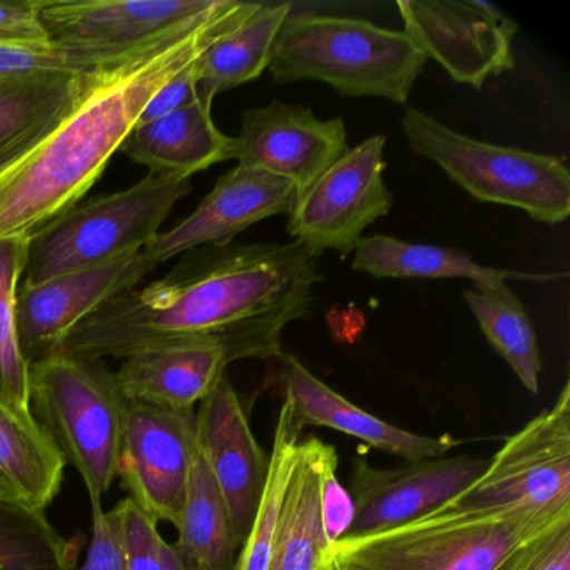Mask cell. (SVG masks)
<instances>
[{
  "label": "cell",
  "mask_w": 570,
  "mask_h": 570,
  "mask_svg": "<svg viewBox=\"0 0 570 570\" xmlns=\"http://www.w3.org/2000/svg\"><path fill=\"white\" fill-rule=\"evenodd\" d=\"M163 559H165V570H185L181 566V560L176 556L173 543L165 542L163 547Z\"/></svg>",
  "instance_id": "74e56055"
},
{
  "label": "cell",
  "mask_w": 570,
  "mask_h": 570,
  "mask_svg": "<svg viewBox=\"0 0 570 570\" xmlns=\"http://www.w3.org/2000/svg\"><path fill=\"white\" fill-rule=\"evenodd\" d=\"M489 462L485 456L443 455L379 469L355 460L350 487L355 517L346 537L393 529L439 509L479 480Z\"/></svg>",
  "instance_id": "4fadbf2b"
},
{
  "label": "cell",
  "mask_w": 570,
  "mask_h": 570,
  "mask_svg": "<svg viewBox=\"0 0 570 570\" xmlns=\"http://www.w3.org/2000/svg\"><path fill=\"white\" fill-rule=\"evenodd\" d=\"M323 567H325V570H340V567L336 566L332 559H330L328 553H326V559L325 562H323Z\"/></svg>",
  "instance_id": "f35d334b"
},
{
  "label": "cell",
  "mask_w": 570,
  "mask_h": 570,
  "mask_svg": "<svg viewBox=\"0 0 570 570\" xmlns=\"http://www.w3.org/2000/svg\"><path fill=\"white\" fill-rule=\"evenodd\" d=\"M402 128L412 151L439 165L476 202L512 206L547 225L569 218L570 173L556 156L476 141L413 108Z\"/></svg>",
  "instance_id": "52a82bcc"
},
{
  "label": "cell",
  "mask_w": 570,
  "mask_h": 570,
  "mask_svg": "<svg viewBox=\"0 0 570 570\" xmlns=\"http://www.w3.org/2000/svg\"><path fill=\"white\" fill-rule=\"evenodd\" d=\"M65 469L61 450L31 410L0 399V483L9 502L46 512L61 492Z\"/></svg>",
  "instance_id": "44dd1931"
},
{
  "label": "cell",
  "mask_w": 570,
  "mask_h": 570,
  "mask_svg": "<svg viewBox=\"0 0 570 570\" xmlns=\"http://www.w3.org/2000/svg\"><path fill=\"white\" fill-rule=\"evenodd\" d=\"M85 539L59 533L46 512L0 500V570H76Z\"/></svg>",
  "instance_id": "83f0119b"
},
{
  "label": "cell",
  "mask_w": 570,
  "mask_h": 570,
  "mask_svg": "<svg viewBox=\"0 0 570 570\" xmlns=\"http://www.w3.org/2000/svg\"><path fill=\"white\" fill-rule=\"evenodd\" d=\"M176 529L178 540L173 549L183 569L233 570L239 549L235 527L225 497L198 445Z\"/></svg>",
  "instance_id": "d4e9b609"
},
{
  "label": "cell",
  "mask_w": 570,
  "mask_h": 570,
  "mask_svg": "<svg viewBox=\"0 0 570 570\" xmlns=\"http://www.w3.org/2000/svg\"><path fill=\"white\" fill-rule=\"evenodd\" d=\"M425 65V56L405 31L363 19L289 14L268 69L279 85L320 81L340 96H375L405 105Z\"/></svg>",
  "instance_id": "3957f363"
},
{
  "label": "cell",
  "mask_w": 570,
  "mask_h": 570,
  "mask_svg": "<svg viewBox=\"0 0 570 570\" xmlns=\"http://www.w3.org/2000/svg\"><path fill=\"white\" fill-rule=\"evenodd\" d=\"M29 238L0 239V399L29 406V362L19 345L16 303L24 278Z\"/></svg>",
  "instance_id": "f546056e"
},
{
  "label": "cell",
  "mask_w": 570,
  "mask_h": 570,
  "mask_svg": "<svg viewBox=\"0 0 570 570\" xmlns=\"http://www.w3.org/2000/svg\"><path fill=\"white\" fill-rule=\"evenodd\" d=\"M155 42L132 49L89 48L58 42L51 48L41 49L0 48V76L35 72L91 75L135 58Z\"/></svg>",
  "instance_id": "4dcf8cb0"
},
{
  "label": "cell",
  "mask_w": 570,
  "mask_h": 570,
  "mask_svg": "<svg viewBox=\"0 0 570 570\" xmlns=\"http://www.w3.org/2000/svg\"><path fill=\"white\" fill-rule=\"evenodd\" d=\"M338 453L330 443L318 442V479H320V509H322V523L330 547L348 535L352 529L355 507L346 490L338 480Z\"/></svg>",
  "instance_id": "d6a6232c"
},
{
  "label": "cell",
  "mask_w": 570,
  "mask_h": 570,
  "mask_svg": "<svg viewBox=\"0 0 570 570\" xmlns=\"http://www.w3.org/2000/svg\"><path fill=\"white\" fill-rule=\"evenodd\" d=\"M115 510L125 547L126 569L165 570L163 547L166 540L159 533V523L142 512L129 497L121 500Z\"/></svg>",
  "instance_id": "1f68e13d"
},
{
  "label": "cell",
  "mask_w": 570,
  "mask_h": 570,
  "mask_svg": "<svg viewBox=\"0 0 570 570\" xmlns=\"http://www.w3.org/2000/svg\"><path fill=\"white\" fill-rule=\"evenodd\" d=\"M318 258L298 242L193 249L166 278L79 323L61 348L82 360H122L165 340L206 338L229 363L278 358L286 326L312 312Z\"/></svg>",
  "instance_id": "6da1fadb"
},
{
  "label": "cell",
  "mask_w": 570,
  "mask_h": 570,
  "mask_svg": "<svg viewBox=\"0 0 570 570\" xmlns=\"http://www.w3.org/2000/svg\"><path fill=\"white\" fill-rule=\"evenodd\" d=\"M385 145V136L375 135L350 148L298 195L286 228L293 242L318 256L326 249L355 252L363 232L393 206L383 179Z\"/></svg>",
  "instance_id": "9c48e42d"
},
{
  "label": "cell",
  "mask_w": 570,
  "mask_h": 570,
  "mask_svg": "<svg viewBox=\"0 0 570 570\" xmlns=\"http://www.w3.org/2000/svg\"><path fill=\"white\" fill-rule=\"evenodd\" d=\"M196 445L225 497L242 547L262 503L269 455L256 442L248 410L226 375L196 412Z\"/></svg>",
  "instance_id": "9a60e30c"
},
{
  "label": "cell",
  "mask_w": 570,
  "mask_h": 570,
  "mask_svg": "<svg viewBox=\"0 0 570 570\" xmlns=\"http://www.w3.org/2000/svg\"><path fill=\"white\" fill-rule=\"evenodd\" d=\"M302 426L293 420L288 405L283 403L276 422L273 449L269 453L268 480L252 530L236 556L233 570H268L276 520L282 509L286 487L295 469L298 446L302 442Z\"/></svg>",
  "instance_id": "f1b7e54d"
},
{
  "label": "cell",
  "mask_w": 570,
  "mask_h": 570,
  "mask_svg": "<svg viewBox=\"0 0 570 570\" xmlns=\"http://www.w3.org/2000/svg\"><path fill=\"white\" fill-rule=\"evenodd\" d=\"M485 338L509 363L530 393H539L542 360L532 318L505 282L475 283L463 289Z\"/></svg>",
  "instance_id": "4316f807"
},
{
  "label": "cell",
  "mask_w": 570,
  "mask_h": 570,
  "mask_svg": "<svg viewBox=\"0 0 570 570\" xmlns=\"http://www.w3.org/2000/svg\"><path fill=\"white\" fill-rule=\"evenodd\" d=\"M196 453L195 410L128 400L118 476L156 522L178 525Z\"/></svg>",
  "instance_id": "8fae6325"
},
{
  "label": "cell",
  "mask_w": 570,
  "mask_h": 570,
  "mask_svg": "<svg viewBox=\"0 0 570 570\" xmlns=\"http://www.w3.org/2000/svg\"><path fill=\"white\" fill-rule=\"evenodd\" d=\"M212 106L198 96L161 118L136 125L119 151L149 173L186 179L235 159V138L216 128Z\"/></svg>",
  "instance_id": "ffe728a7"
},
{
  "label": "cell",
  "mask_w": 570,
  "mask_h": 570,
  "mask_svg": "<svg viewBox=\"0 0 570 570\" xmlns=\"http://www.w3.org/2000/svg\"><path fill=\"white\" fill-rule=\"evenodd\" d=\"M292 6H263L219 38L198 59V96L215 101L219 92L255 81L268 69L273 48Z\"/></svg>",
  "instance_id": "484cf974"
},
{
  "label": "cell",
  "mask_w": 570,
  "mask_h": 570,
  "mask_svg": "<svg viewBox=\"0 0 570 570\" xmlns=\"http://www.w3.org/2000/svg\"><path fill=\"white\" fill-rule=\"evenodd\" d=\"M191 179L149 173L131 188L75 206L29 236L22 285H39L145 249Z\"/></svg>",
  "instance_id": "8992f818"
},
{
  "label": "cell",
  "mask_w": 570,
  "mask_h": 570,
  "mask_svg": "<svg viewBox=\"0 0 570 570\" xmlns=\"http://www.w3.org/2000/svg\"><path fill=\"white\" fill-rule=\"evenodd\" d=\"M205 55V52H203ZM198 98V61L179 72L165 88L159 89L139 116L138 125L161 118Z\"/></svg>",
  "instance_id": "8d00e7d4"
},
{
  "label": "cell",
  "mask_w": 570,
  "mask_h": 570,
  "mask_svg": "<svg viewBox=\"0 0 570 570\" xmlns=\"http://www.w3.org/2000/svg\"><path fill=\"white\" fill-rule=\"evenodd\" d=\"M0 500H8V495H6V490L4 487H2V483H0Z\"/></svg>",
  "instance_id": "ab89813d"
},
{
  "label": "cell",
  "mask_w": 570,
  "mask_h": 570,
  "mask_svg": "<svg viewBox=\"0 0 570 570\" xmlns=\"http://www.w3.org/2000/svg\"><path fill=\"white\" fill-rule=\"evenodd\" d=\"M235 138V159L293 183L302 195L348 151L342 118L320 119L305 106L269 102L246 111Z\"/></svg>",
  "instance_id": "5bb4252c"
},
{
  "label": "cell",
  "mask_w": 570,
  "mask_h": 570,
  "mask_svg": "<svg viewBox=\"0 0 570 570\" xmlns=\"http://www.w3.org/2000/svg\"><path fill=\"white\" fill-rule=\"evenodd\" d=\"M95 75L0 76V166L48 135L81 99Z\"/></svg>",
  "instance_id": "7402d4cb"
},
{
  "label": "cell",
  "mask_w": 570,
  "mask_h": 570,
  "mask_svg": "<svg viewBox=\"0 0 570 570\" xmlns=\"http://www.w3.org/2000/svg\"><path fill=\"white\" fill-rule=\"evenodd\" d=\"M29 406L81 476L89 500H101L118 476L128 413L115 373L102 360L55 350L29 365Z\"/></svg>",
  "instance_id": "5b68a950"
},
{
  "label": "cell",
  "mask_w": 570,
  "mask_h": 570,
  "mask_svg": "<svg viewBox=\"0 0 570 570\" xmlns=\"http://www.w3.org/2000/svg\"><path fill=\"white\" fill-rule=\"evenodd\" d=\"M216 0H41V19L58 45L132 49L195 21Z\"/></svg>",
  "instance_id": "e0dca14e"
},
{
  "label": "cell",
  "mask_w": 570,
  "mask_h": 570,
  "mask_svg": "<svg viewBox=\"0 0 570 570\" xmlns=\"http://www.w3.org/2000/svg\"><path fill=\"white\" fill-rule=\"evenodd\" d=\"M298 198L293 183L259 169L235 166L216 183L198 208L145 248L155 263L203 246L226 245L239 233L273 216H288Z\"/></svg>",
  "instance_id": "2e32d148"
},
{
  "label": "cell",
  "mask_w": 570,
  "mask_h": 570,
  "mask_svg": "<svg viewBox=\"0 0 570 570\" xmlns=\"http://www.w3.org/2000/svg\"><path fill=\"white\" fill-rule=\"evenodd\" d=\"M276 360L279 362L278 380L285 393V403L302 429L326 426L406 462L443 456L462 445V440L446 433L440 436L420 435L372 415L316 379L292 353L283 352Z\"/></svg>",
  "instance_id": "ac0fdd59"
},
{
  "label": "cell",
  "mask_w": 570,
  "mask_h": 570,
  "mask_svg": "<svg viewBox=\"0 0 570 570\" xmlns=\"http://www.w3.org/2000/svg\"><path fill=\"white\" fill-rule=\"evenodd\" d=\"M499 570H570V513L520 543Z\"/></svg>",
  "instance_id": "836d02e7"
},
{
  "label": "cell",
  "mask_w": 570,
  "mask_h": 570,
  "mask_svg": "<svg viewBox=\"0 0 570 570\" xmlns=\"http://www.w3.org/2000/svg\"><path fill=\"white\" fill-rule=\"evenodd\" d=\"M320 570H325V567L322 566V569H320Z\"/></svg>",
  "instance_id": "60d3db41"
},
{
  "label": "cell",
  "mask_w": 570,
  "mask_h": 570,
  "mask_svg": "<svg viewBox=\"0 0 570 570\" xmlns=\"http://www.w3.org/2000/svg\"><path fill=\"white\" fill-rule=\"evenodd\" d=\"M55 45L41 19V0L0 2V48L41 49Z\"/></svg>",
  "instance_id": "e575fe53"
},
{
  "label": "cell",
  "mask_w": 570,
  "mask_h": 570,
  "mask_svg": "<svg viewBox=\"0 0 570 570\" xmlns=\"http://www.w3.org/2000/svg\"><path fill=\"white\" fill-rule=\"evenodd\" d=\"M403 31L426 61L439 62L453 81L480 89L490 76L512 71L519 26L482 0H399Z\"/></svg>",
  "instance_id": "30bf717a"
},
{
  "label": "cell",
  "mask_w": 570,
  "mask_h": 570,
  "mask_svg": "<svg viewBox=\"0 0 570 570\" xmlns=\"http://www.w3.org/2000/svg\"><path fill=\"white\" fill-rule=\"evenodd\" d=\"M225 350L206 338H173L136 350L115 372L126 400L195 410L226 375Z\"/></svg>",
  "instance_id": "d6986e66"
},
{
  "label": "cell",
  "mask_w": 570,
  "mask_h": 570,
  "mask_svg": "<svg viewBox=\"0 0 570 570\" xmlns=\"http://www.w3.org/2000/svg\"><path fill=\"white\" fill-rule=\"evenodd\" d=\"M443 505L462 510L522 507L546 513L570 510V383L566 382L549 410L507 439L479 480Z\"/></svg>",
  "instance_id": "ba28073f"
},
{
  "label": "cell",
  "mask_w": 570,
  "mask_h": 570,
  "mask_svg": "<svg viewBox=\"0 0 570 570\" xmlns=\"http://www.w3.org/2000/svg\"><path fill=\"white\" fill-rule=\"evenodd\" d=\"M91 539L85 562L76 570H128L116 510L106 512L101 500H91Z\"/></svg>",
  "instance_id": "d590c367"
},
{
  "label": "cell",
  "mask_w": 570,
  "mask_h": 570,
  "mask_svg": "<svg viewBox=\"0 0 570 570\" xmlns=\"http://www.w3.org/2000/svg\"><path fill=\"white\" fill-rule=\"evenodd\" d=\"M353 269L373 278H450L475 283L547 282L559 275L513 272L479 265L469 253L443 246L405 242L393 236L363 238L355 249Z\"/></svg>",
  "instance_id": "603a6c76"
},
{
  "label": "cell",
  "mask_w": 570,
  "mask_h": 570,
  "mask_svg": "<svg viewBox=\"0 0 570 570\" xmlns=\"http://www.w3.org/2000/svg\"><path fill=\"white\" fill-rule=\"evenodd\" d=\"M320 439L302 440L276 520L268 570H320L330 550L320 509Z\"/></svg>",
  "instance_id": "cb8c5ba5"
},
{
  "label": "cell",
  "mask_w": 570,
  "mask_h": 570,
  "mask_svg": "<svg viewBox=\"0 0 570 570\" xmlns=\"http://www.w3.org/2000/svg\"><path fill=\"white\" fill-rule=\"evenodd\" d=\"M569 513L442 505L393 529L343 537L328 556L340 570H499L520 543Z\"/></svg>",
  "instance_id": "277c9868"
},
{
  "label": "cell",
  "mask_w": 570,
  "mask_h": 570,
  "mask_svg": "<svg viewBox=\"0 0 570 570\" xmlns=\"http://www.w3.org/2000/svg\"><path fill=\"white\" fill-rule=\"evenodd\" d=\"M256 9L252 2L216 0L208 12L135 58L96 72L48 135L0 166V239L29 238L78 206L153 96Z\"/></svg>",
  "instance_id": "7a4b0ae2"
},
{
  "label": "cell",
  "mask_w": 570,
  "mask_h": 570,
  "mask_svg": "<svg viewBox=\"0 0 570 570\" xmlns=\"http://www.w3.org/2000/svg\"><path fill=\"white\" fill-rule=\"evenodd\" d=\"M156 268L145 249L39 285H21L16 303L19 345L29 365L61 348L72 330L106 303L132 292Z\"/></svg>",
  "instance_id": "7c38bea8"
}]
</instances>
